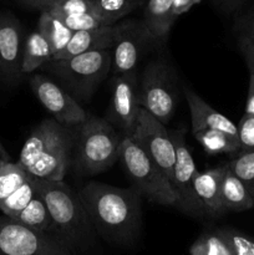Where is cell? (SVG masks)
I'll use <instances>...</instances> for the list:
<instances>
[{
	"label": "cell",
	"mask_w": 254,
	"mask_h": 255,
	"mask_svg": "<svg viewBox=\"0 0 254 255\" xmlns=\"http://www.w3.org/2000/svg\"><path fill=\"white\" fill-rule=\"evenodd\" d=\"M79 197L95 231L105 241L121 247L137 241L142 224V198L138 192L89 182L80 189Z\"/></svg>",
	"instance_id": "6da1fadb"
},
{
	"label": "cell",
	"mask_w": 254,
	"mask_h": 255,
	"mask_svg": "<svg viewBox=\"0 0 254 255\" xmlns=\"http://www.w3.org/2000/svg\"><path fill=\"white\" fill-rule=\"evenodd\" d=\"M75 129L45 119L22 146L17 163L29 176L41 181H64L71 168Z\"/></svg>",
	"instance_id": "7a4b0ae2"
},
{
	"label": "cell",
	"mask_w": 254,
	"mask_h": 255,
	"mask_svg": "<svg viewBox=\"0 0 254 255\" xmlns=\"http://www.w3.org/2000/svg\"><path fill=\"white\" fill-rule=\"evenodd\" d=\"M37 193L49 208L54 222L55 236L76 252H87L96 243L97 233L80 199L64 181L35 178Z\"/></svg>",
	"instance_id": "3957f363"
},
{
	"label": "cell",
	"mask_w": 254,
	"mask_h": 255,
	"mask_svg": "<svg viewBox=\"0 0 254 255\" xmlns=\"http://www.w3.org/2000/svg\"><path fill=\"white\" fill-rule=\"evenodd\" d=\"M74 129L71 167L76 173L95 176L114 166L119 159L124 136L107 120L89 116Z\"/></svg>",
	"instance_id": "277c9868"
},
{
	"label": "cell",
	"mask_w": 254,
	"mask_h": 255,
	"mask_svg": "<svg viewBox=\"0 0 254 255\" xmlns=\"http://www.w3.org/2000/svg\"><path fill=\"white\" fill-rule=\"evenodd\" d=\"M46 67L56 75L62 87L75 100H89L97 85L112 69V49H100L59 61H50Z\"/></svg>",
	"instance_id": "5b68a950"
},
{
	"label": "cell",
	"mask_w": 254,
	"mask_h": 255,
	"mask_svg": "<svg viewBox=\"0 0 254 255\" xmlns=\"http://www.w3.org/2000/svg\"><path fill=\"white\" fill-rule=\"evenodd\" d=\"M119 161L141 197L151 203L174 207L176 196L169 181L131 137L122 139Z\"/></svg>",
	"instance_id": "8992f818"
},
{
	"label": "cell",
	"mask_w": 254,
	"mask_h": 255,
	"mask_svg": "<svg viewBox=\"0 0 254 255\" xmlns=\"http://www.w3.org/2000/svg\"><path fill=\"white\" fill-rule=\"evenodd\" d=\"M138 97L142 109L166 126L178 104L177 76L173 67L162 60L148 62L138 81Z\"/></svg>",
	"instance_id": "52a82bcc"
},
{
	"label": "cell",
	"mask_w": 254,
	"mask_h": 255,
	"mask_svg": "<svg viewBox=\"0 0 254 255\" xmlns=\"http://www.w3.org/2000/svg\"><path fill=\"white\" fill-rule=\"evenodd\" d=\"M0 255H75L52 234L34 231L0 217Z\"/></svg>",
	"instance_id": "ba28073f"
},
{
	"label": "cell",
	"mask_w": 254,
	"mask_h": 255,
	"mask_svg": "<svg viewBox=\"0 0 254 255\" xmlns=\"http://www.w3.org/2000/svg\"><path fill=\"white\" fill-rule=\"evenodd\" d=\"M131 138L158 166L169 183L176 164V148L166 126L141 109Z\"/></svg>",
	"instance_id": "9c48e42d"
},
{
	"label": "cell",
	"mask_w": 254,
	"mask_h": 255,
	"mask_svg": "<svg viewBox=\"0 0 254 255\" xmlns=\"http://www.w3.org/2000/svg\"><path fill=\"white\" fill-rule=\"evenodd\" d=\"M171 137L176 148V164L171 181L172 189L176 196L174 207L182 213L196 218L207 216L206 209L194 191L193 178L198 171L187 147L184 129L172 132Z\"/></svg>",
	"instance_id": "30bf717a"
},
{
	"label": "cell",
	"mask_w": 254,
	"mask_h": 255,
	"mask_svg": "<svg viewBox=\"0 0 254 255\" xmlns=\"http://www.w3.org/2000/svg\"><path fill=\"white\" fill-rule=\"evenodd\" d=\"M116 39L112 46L114 76L133 72L149 47L157 42L143 21L129 20L117 24Z\"/></svg>",
	"instance_id": "8fae6325"
},
{
	"label": "cell",
	"mask_w": 254,
	"mask_h": 255,
	"mask_svg": "<svg viewBox=\"0 0 254 255\" xmlns=\"http://www.w3.org/2000/svg\"><path fill=\"white\" fill-rule=\"evenodd\" d=\"M29 82L37 100L60 125L76 127L89 119V115L80 106L77 100L50 77L34 75Z\"/></svg>",
	"instance_id": "7c38bea8"
},
{
	"label": "cell",
	"mask_w": 254,
	"mask_h": 255,
	"mask_svg": "<svg viewBox=\"0 0 254 255\" xmlns=\"http://www.w3.org/2000/svg\"><path fill=\"white\" fill-rule=\"evenodd\" d=\"M141 109L136 71L116 75L112 84V99L107 121L114 127H119L124 137H131Z\"/></svg>",
	"instance_id": "4fadbf2b"
},
{
	"label": "cell",
	"mask_w": 254,
	"mask_h": 255,
	"mask_svg": "<svg viewBox=\"0 0 254 255\" xmlns=\"http://www.w3.org/2000/svg\"><path fill=\"white\" fill-rule=\"evenodd\" d=\"M22 27L10 12L0 14V80L10 86L20 82L22 76Z\"/></svg>",
	"instance_id": "5bb4252c"
},
{
	"label": "cell",
	"mask_w": 254,
	"mask_h": 255,
	"mask_svg": "<svg viewBox=\"0 0 254 255\" xmlns=\"http://www.w3.org/2000/svg\"><path fill=\"white\" fill-rule=\"evenodd\" d=\"M183 91L189 111H191L192 132L193 133L203 131V129H217V131L224 132L229 136L238 138L237 126L228 117L209 106L191 87L186 86Z\"/></svg>",
	"instance_id": "9a60e30c"
},
{
	"label": "cell",
	"mask_w": 254,
	"mask_h": 255,
	"mask_svg": "<svg viewBox=\"0 0 254 255\" xmlns=\"http://www.w3.org/2000/svg\"><path fill=\"white\" fill-rule=\"evenodd\" d=\"M227 169L228 164H222L207 171L197 172L193 178L194 191L206 209V214L214 218L226 213L221 201V186Z\"/></svg>",
	"instance_id": "2e32d148"
},
{
	"label": "cell",
	"mask_w": 254,
	"mask_h": 255,
	"mask_svg": "<svg viewBox=\"0 0 254 255\" xmlns=\"http://www.w3.org/2000/svg\"><path fill=\"white\" fill-rule=\"evenodd\" d=\"M116 25H111V26L74 32L67 46L51 61L66 60L95 50L112 49L116 39Z\"/></svg>",
	"instance_id": "e0dca14e"
},
{
	"label": "cell",
	"mask_w": 254,
	"mask_h": 255,
	"mask_svg": "<svg viewBox=\"0 0 254 255\" xmlns=\"http://www.w3.org/2000/svg\"><path fill=\"white\" fill-rule=\"evenodd\" d=\"M177 17L173 14V0H147L144 2V25L156 40H164Z\"/></svg>",
	"instance_id": "ac0fdd59"
},
{
	"label": "cell",
	"mask_w": 254,
	"mask_h": 255,
	"mask_svg": "<svg viewBox=\"0 0 254 255\" xmlns=\"http://www.w3.org/2000/svg\"><path fill=\"white\" fill-rule=\"evenodd\" d=\"M221 201L224 211L243 212L254 207V201L243 182L227 169L221 186Z\"/></svg>",
	"instance_id": "d6986e66"
},
{
	"label": "cell",
	"mask_w": 254,
	"mask_h": 255,
	"mask_svg": "<svg viewBox=\"0 0 254 255\" xmlns=\"http://www.w3.org/2000/svg\"><path fill=\"white\" fill-rule=\"evenodd\" d=\"M51 60V47H50L46 39L37 30L30 32L24 39V47H22V75L35 71Z\"/></svg>",
	"instance_id": "ffe728a7"
},
{
	"label": "cell",
	"mask_w": 254,
	"mask_h": 255,
	"mask_svg": "<svg viewBox=\"0 0 254 255\" xmlns=\"http://www.w3.org/2000/svg\"><path fill=\"white\" fill-rule=\"evenodd\" d=\"M12 221L22 224L34 231L55 236L54 222L44 199L39 193L31 199L29 204L15 217ZM56 237V236H55Z\"/></svg>",
	"instance_id": "44dd1931"
},
{
	"label": "cell",
	"mask_w": 254,
	"mask_h": 255,
	"mask_svg": "<svg viewBox=\"0 0 254 255\" xmlns=\"http://www.w3.org/2000/svg\"><path fill=\"white\" fill-rule=\"evenodd\" d=\"M37 31L46 39L51 47L52 59L56 57L71 40L74 32L49 11H41L37 21Z\"/></svg>",
	"instance_id": "7402d4cb"
},
{
	"label": "cell",
	"mask_w": 254,
	"mask_h": 255,
	"mask_svg": "<svg viewBox=\"0 0 254 255\" xmlns=\"http://www.w3.org/2000/svg\"><path fill=\"white\" fill-rule=\"evenodd\" d=\"M189 255H233L223 229L204 232L189 248Z\"/></svg>",
	"instance_id": "603a6c76"
},
{
	"label": "cell",
	"mask_w": 254,
	"mask_h": 255,
	"mask_svg": "<svg viewBox=\"0 0 254 255\" xmlns=\"http://www.w3.org/2000/svg\"><path fill=\"white\" fill-rule=\"evenodd\" d=\"M193 136L208 154L234 153L241 149L238 138L217 129H203L193 133Z\"/></svg>",
	"instance_id": "cb8c5ba5"
},
{
	"label": "cell",
	"mask_w": 254,
	"mask_h": 255,
	"mask_svg": "<svg viewBox=\"0 0 254 255\" xmlns=\"http://www.w3.org/2000/svg\"><path fill=\"white\" fill-rule=\"evenodd\" d=\"M36 193L35 178L30 176L25 183H22L14 193L10 194L6 199H4L0 203V211L4 213L5 217L14 219L31 202V199L36 196Z\"/></svg>",
	"instance_id": "d4e9b609"
},
{
	"label": "cell",
	"mask_w": 254,
	"mask_h": 255,
	"mask_svg": "<svg viewBox=\"0 0 254 255\" xmlns=\"http://www.w3.org/2000/svg\"><path fill=\"white\" fill-rule=\"evenodd\" d=\"M95 14L107 25H115L117 20L139 6L133 0H91Z\"/></svg>",
	"instance_id": "484cf974"
},
{
	"label": "cell",
	"mask_w": 254,
	"mask_h": 255,
	"mask_svg": "<svg viewBox=\"0 0 254 255\" xmlns=\"http://www.w3.org/2000/svg\"><path fill=\"white\" fill-rule=\"evenodd\" d=\"M29 177L17 162L12 163L0 159V203L25 183Z\"/></svg>",
	"instance_id": "4316f807"
},
{
	"label": "cell",
	"mask_w": 254,
	"mask_h": 255,
	"mask_svg": "<svg viewBox=\"0 0 254 255\" xmlns=\"http://www.w3.org/2000/svg\"><path fill=\"white\" fill-rule=\"evenodd\" d=\"M238 45L248 69H254V10L241 17L237 25Z\"/></svg>",
	"instance_id": "83f0119b"
},
{
	"label": "cell",
	"mask_w": 254,
	"mask_h": 255,
	"mask_svg": "<svg viewBox=\"0 0 254 255\" xmlns=\"http://www.w3.org/2000/svg\"><path fill=\"white\" fill-rule=\"evenodd\" d=\"M228 168L243 182L254 201V151L242 152L237 158L229 162Z\"/></svg>",
	"instance_id": "f1b7e54d"
},
{
	"label": "cell",
	"mask_w": 254,
	"mask_h": 255,
	"mask_svg": "<svg viewBox=\"0 0 254 255\" xmlns=\"http://www.w3.org/2000/svg\"><path fill=\"white\" fill-rule=\"evenodd\" d=\"M61 20L72 32L85 31V30H94L99 27L107 26L96 14H76L64 15V16H55Z\"/></svg>",
	"instance_id": "f546056e"
},
{
	"label": "cell",
	"mask_w": 254,
	"mask_h": 255,
	"mask_svg": "<svg viewBox=\"0 0 254 255\" xmlns=\"http://www.w3.org/2000/svg\"><path fill=\"white\" fill-rule=\"evenodd\" d=\"M47 11L54 15V16L90 14V12L95 14V9L91 0H61Z\"/></svg>",
	"instance_id": "4dcf8cb0"
},
{
	"label": "cell",
	"mask_w": 254,
	"mask_h": 255,
	"mask_svg": "<svg viewBox=\"0 0 254 255\" xmlns=\"http://www.w3.org/2000/svg\"><path fill=\"white\" fill-rule=\"evenodd\" d=\"M233 255H254V238L232 228H222Z\"/></svg>",
	"instance_id": "1f68e13d"
},
{
	"label": "cell",
	"mask_w": 254,
	"mask_h": 255,
	"mask_svg": "<svg viewBox=\"0 0 254 255\" xmlns=\"http://www.w3.org/2000/svg\"><path fill=\"white\" fill-rule=\"evenodd\" d=\"M239 147L242 152L254 151V116L244 114L237 126Z\"/></svg>",
	"instance_id": "d6a6232c"
},
{
	"label": "cell",
	"mask_w": 254,
	"mask_h": 255,
	"mask_svg": "<svg viewBox=\"0 0 254 255\" xmlns=\"http://www.w3.org/2000/svg\"><path fill=\"white\" fill-rule=\"evenodd\" d=\"M219 10L224 12H233L238 10L247 0H211Z\"/></svg>",
	"instance_id": "836d02e7"
},
{
	"label": "cell",
	"mask_w": 254,
	"mask_h": 255,
	"mask_svg": "<svg viewBox=\"0 0 254 255\" xmlns=\"http://www.w3.org/2000/svg\"><path fill=\"white\" fill-rule=\"evenodd\" d=\"M244 114L254 116V69H249V89Z\"/></svg>",
	"instance_id": "e575fe53"
},
{
	"label": "cell",
	"mask_w": 254,
	"mask_h": 255,
	"mask_svg": "<svg viewBox=\"0 0 254 255\" xmlns=\"http://www.w3.org/2000/svg\"><path fill=\"white\" fill-rule=\"evenodd\" d=\"M201 0H173V14L178 17L179 15L188 11L193 5L198 4Z\"/></svg>",
	"instance_id": "d590c367"
},
{
	"label": "cell",
	"mask_w": 254,
	"mask_h": 255,
	"mask_svg": "<svg viewBox=\"0 0 254 255\" xmlns=\"http://www.w3.org/2000/svg\"><path fill=\"white\" fill-rule=\"evenodd\" d=\"M24 4H26L27 6L35 7V9H40L41 11H47V10L51 9L52 6L60 2L61 0H21Z\"/></svg>",
	"instance_id": "8d00e7d4"
},
{
	"label": "cell",
	"mask_w": 254,
	"mask_h": 255,
	"mask_svg": "<svg viewBox=\"0 0 254 255\" xmlns=\"http://www.w3.org/2000/svg\"><path fill=\"white\" fill-rule=\"evenodd\" d=\"M0 159L5 162H10V154L9 152L5 149V147L2 146V143L0 142Z\"/></svg>",
	"instance_id": "74e56055"
},
{
	"label": "cell",
	"mask_w": 254,
	"mask_h": 255,
	"mask_svg": "<svg viewBox=\"0 0 254 255\" xmlns=\"http://www.w3.org/2000/svg\"><path fill=\"white\" fill-rule=\"evenodd\" d=\"M133 1H136L138 5H141V4H143V2H146L147 0H133Z\"/></svg>",
	"instance_id": "f35d334b"
}]
</instances>
